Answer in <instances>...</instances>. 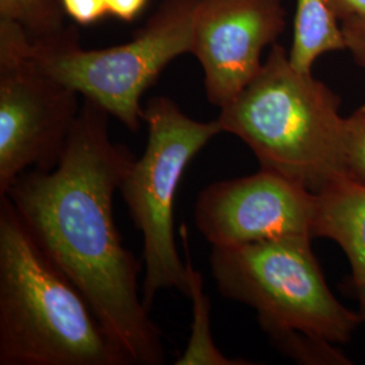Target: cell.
I'll return each instance as SVG.
<instances>
[{"mask_svg":"<svg viewBox=\"0 0 365 365\" xmlns=\"http://www.w3.org/2000/svg\"><path fill=\"white\" fill-rule=\"evenodd\" d=\"M108 117L83 98L58 165L24 172L6 196L130 365H160L161 333L138 289L141 262L125 248L114 220V194L135 157L110 140Z\"/></svg>","mask_w":365,"mask_h":365,"instance_id":"cell-1","label":"cell"},{"mask_svg":"<svg viewBox=\"0 0 365 365\" xmlns=\"http://www.w3.org/2000/svg\"><path fill=\"white\" fill-rule=\"evenodd\" d=\"M0 365H130L0 197Z\"/></svg>","mask_w":365,"mask_h":365,"instance_id":"cell-2","label":"cell"},{"mask_svg":"<svg viewBox=\"0 0 365 365\" xmlns=\"http://www.w3.org/2000/svg\"><path fill=\"white\" fill-rule=\"evenodd\" d=\"M341 98L324 81L291 66L277 42L260 72L222 107V131L248 145L262 170L318 194L345 179Z\"/></svg>","mask_w":365,"mask_h":365,"instance_id":"cell-3","label":"cell"},{"mask_svg":"<svg viewBox=\"0 0 365 365\" xmlns=\"http://www.w3.org/2000/svg\"><path fill=\"white\" fill-rule=\"evenodd\" d=\"M312 241L298 235L211 248L210 268L222 295L255 309L265 333L298 330L346 344L364 319L327 287Z\"/></svg>","mask_w":365,"mask_h":365,"instance_id":"cell-4","label":"cell"},{"mask_svg":"<svg viewBox=\"0 0 365 365\" xmlns=\"http://www.w3.org/2000/svg\"><path fill=\"white\" fill-rule=\"evenodd\" d=\"M199 0H161L131 41L105 49H84L76 27L60 38L31 43V57L48 73L101 106L131 133L141 129V99L163 71L191 54Z\"/></svg>","mask_w":365,"mask_h":365,"instance_id":"cell-5","label":"cell"},{"mask_svg":"<svg viewBox=\"0 0 365 365\" xmlns=\"http://www.w3.org/2000/svg\"><path fill=\"white\" fill-rule=\"evenodd\" d=\"M143 120L148 126L146 148L131 163L119 192L143 235V300L150 310L161 289H178L188 297V272L175 240V197L191 160L223 131L218 119H192L167 96L152 98Z\"/></svg>","mask_w":365,"mask_h":365,"instance_id":"cell-6","label":"cell"},{"mask_svg":"<svg viewBox=\"0 0 365 365\" xmlns=\"http://www.w3.org/2000/svg\"><path fill=\"white\" fill-rule=\"evenodd\" d=\"M78 92L31 57L24 27L0 18V197L26 170H52L81 105Z\"/></svg>","mask_w":365,"mask_h":365,"instance_id":"cell-7","label":"cell"},{"mask_svg":"<svg viewBox=\"0 0 365 365\" xmlns=\"http://www.w3.org/2000/svg\"><path fill=\"white\" fill-rule=\"evenodd\" d=\"M314 210L312 191L260 168L257 173L206 187L196 200L195 225L211 248L283 237L313 238Z\"/></svg>","mask_w":365,"mask_h":365,"instance_id":"cell-8","label":"cell"},{"mask_svg":"<svg viewBox=\"0 0 365 365\" xmlns=\"http://www.w3.org/2000/svg\"><path fill=\"white\" fill-rule=\"evenodd\" d=\"M287 26L283 0H199L192 49L211 105L225 107L260 72L261 56Z\"/></svg>","mask_w":365,"mask_h":365,"instance_id":"cell-9","label":"cell"},{"mask_svg":"<svg viewBox=\"0 0 365 365\" xmlns=\"http://www.w3.org/2000/svg\"><path fill=\"white\" fill-rule=\"evenodd\" d=\"M313 238H327L344 250L365 322V185L342 179L315 194Z\"/></svg>","mask_w":365,"mask_h":365,"instance_id":"cell-10","label":"cell"},{"mask_svg":"<svg viewBox=\"0 0 365 365\" xmlns=\"http://www.w3.org/2000/svg\"><path fill=\"white\" fill-rule=\"evenodd\" d=\"M346 51L342 22L329 0H297L292 42L288 51L291 66L313 73L315 61L324 54Z\"/></svg>","mask_w":365,"mask_h":365,"instance_id":"cell-11","label":"cell"},{"mask_svg":"<svg viewBox=\"0 0 365 365\" xmlns=\"http://www.w3.org/2000/svg\"><path fill=\"white\" fill-rule=\"evenodd\" d=\"M182 242L185 256V267L188 272V298L192 303V324L187 348L182 356L175 361L176 365H248L242 359H230L225 356L214 344L211 334L210 300L203 289V277L194 269L190 259L188 235L182 225Z\"/></svg>","mask_w":365,"mask_h":365,"instance_id":"cell-12","label":"cell"},{"mask_svg":"<svg viewBox=\"0 0 365 365\" xmlns=\"http://www.w3.org/2000/svg\"><path fill=\"white\" fill-rule=\"evenodd\" d=\"M61 0H0V18L24 27L31 43L60 38L69 26Z\"/></svg>","mask_w":365,"mask_h":365,"instance_id":"cell-13","label":"cell"},{"mask_svg":"<svg viewBox=\"0 0 365 365\" xmlns=\"http://www.w3.org/2000/svg\"><path fill=\"white\" fill-rule=\"evenodd\" d=\"M277 351L299 364L346 365L352 361L334 344L298 330H271L265 333Z\"/></svg>","mask_w":365,"mask_h":365,"instance_id":"cell-14","label":"cell"},{"mask_svg":"<svg viewBox=\"0 0 365 365\" xmlns=\"http://www.w3.org/2000/svg\"><path fill=\"white\" fill-rule=\"evenodd\" d=\"M342 170L346 180L365 185V105L344 118Z\"/></svg>","mask_w":365,"mask_h":365,"instance_id":"cell-15","label":"cell"},{"mask_svg":"<svg viewBox=\"0 0 365 365\" xmlns=\"http://www.w3.org/2000/svg\"><path fill=\"white\" fill-rule=\"evenodd\" d=\"M66 15L78 25L88 26L108 14L106 0H61Z\"/></svg>","mask_w":365,"mask_h":365,"instance_id":"cell-16","label":"cell"},{"mask_svg":"<svg viewBox=\"0 0 365 365\" xmlns=\"http://www.w3.org/2000/svg\"><path fill=\"white\" fill-rule=\"evenodd\" d=\"M346 39V51L354 63L365 71V18H354L342 22Z\"/></svg>","mask_w":365,"mask_h":365,"instance_id":"cell-17","label":"cell"},{"mask_svg":"<svg viewBox=\"0 0 365 365\" xmlns=\"http://www.w3.org/2000/svg\"><path fill=\"white\" fill-rule=\"evenodd\" d=\"M149 0H106L108 14L123 22H133L144 11Z\"/></svg>","mask_w":365,"mask_h":365,"instance_id":"cell-18","label":"cell"},{"mask_svg":"<svg viewBox=\"0 0 365 365\" xmlns=\"http://www.w3.org/2000/svg\"><path fill=\"white\" fill-rule=\"evenodd\" d=\"M341 22L365 18V0H329Z\"/></svg>","mask_w":365,"mask_h":365,"instance_id":"cell-19","label":"cell"}]
</instances>
